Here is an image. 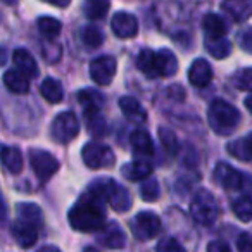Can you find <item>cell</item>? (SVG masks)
Returning <instances> with one entry per match:
<instances>
[{
	"mask_svg": "<svg viewBox=\"0 0 252 252\" xmlns=\"http://www.w3.org/2000/svg\"><path fill=\"white\" fill-rule=\"evenodd\" d=\"M4 85L9 92L18 95H25L30 92V80L18 69H9L4 74Z\"/></svg>",
	"mask_w": 252,
	"mask_h": 252,
	"instance_id": "cell-22",
	"label": "cell"
},
{
	"mask_svg": "<svg viewBox=\"0 0 252 252\" xmlns=\"http://www.w3.org/2000/svg\"><path fill=\"white\" fill-rule=\"evenodd\" d=\"M38 252H61V251L56 247V245H45V247H42Z\"/></svg>",
	"mask_w": 252,
	"mask_h": 252,
	"instance_id": "cell-44",
	"label": "cell"
},
{
	"mask_svg": "<svg viewBox=\"0 0 252 252\" xmlns=\"http://www.w3.org/2000/svg\"><path fill=\"white\" fill-rule=\"evenodd\" d=\"M202 28L206 32V38H224V35H226L224 21L218 14H213V12L204 16Z\"/></svg>",
	"mask_w": 252,
	"mask_h": 252,
	"instance_id": "cell-26",
	"label": "cell"
},
{
	"mask_svg": "<svg viewBox=\"0 0 252 252\" xmlns=\"http://www.w3.org/2000/svg\"><path fill=\"white\" fill-rule=\"evenodd\" d=\"M207 252H231V249L223 240H213L207 245Z\"/></svg>",
	"mask_w": 252,
	"mask_h": 252,
	"instance_id": "cell-42",
	"label": "cell"
},
{
	"mask_svg": "<svg viewBox=\"0 0 252 252\" xmlns=\"http://www.w3.org/2000/svg\"><path fill=\"white\" fill-rule=\"evenodd\" d=\"M5 59H7V57H5V50L0 49V66H2V64H5Z\"/></svg>",
	"mask_w": 252,
	"mask_h": 252,
	"instance_id": "cell-46",
	"label": "cell"
},
{
	"mask_svg": "<svg viewBox=\"0 0 252 252\" xmlns=\"http://www.w3.org/2000/svg\"><path fill=\"white\" fill-rule=\"evenodd\" d=\"M190 214L199 224L211 226L220 216V206H218L213 193L207 190H199L190 204Z\"/></svg>",
	"mask_w": 252,
	"mask_h": 252,
	"instance_id": "cell-4",
	"label": "cell"
},
{
	"mask_svg": "<svg viewBox=\"0 0 252 252\" xmlns=\"http://www.w3.org/2000/svg\"><path fill=\"white\" fill-rule=\"evenodd\" d=\"M11 233H12V238L18 242V245H21V247H25V249L33 247V245L36 244V240H38V226L25 223V221H21V220L12 223Z\"/></svg>",
	"mask_w": 252,
	"mask_h": 252,
	"instance_id": "cell-12",
	"label": "cell"
},
{
	"mask_svg": "<svg viewBox=\"0 0 252 252\" xmlns=\"http://www.w3.org/2000/svg\"><path fill=\"white\" fill-rule=\"evenodd\" d=\"M119 107H121L125 118L128 121L135 123V125H142V123L147 121V111L140 104V100H137L135 97H130V95L121 97L119 98Z\"/></svg>",
	"mask_w": 252,
	"mask_h": 252,
	"instance_id": "cell-13",
	"label": "cell"
},
{
	"mask_svg": "<svg viewBox=\"0 0 252 252\" xmlns=\"http://www.w3.org/2000/svg\"><path fill=\"white\" fill-rule=\"evenodd\" d=\"M40 94H42L43 98H45L47 102H50V104H59L64 98V88H63V85L57 80H54V78H45L43 83L40 85Z\"/></svg>",
	"mask_w": 252,
	"mask_h": 252,
	"instance_id": "cell-27",
	"label": "cell"
},
{
	"mask_svg": "<svg viewBox=\"0 0 252 252\" xmlns=\"http://www.w3.org/2000/svg\"><path fill=\"white\" fill-rule=\"evenodd\" d=\"M12 61H14L16 69L21 74H25L26 78H36L38 76V66H36V61L32 54L26 49H16L12 52Z\"/></svg>",
	"mask_w": 252,
	"mask_h": 252,
	"instance_id": "cell-15",
	"label": "cell"
},
{
	"mask_svg": "<svg viewBox=\"0 0 252 252\" xmlns=\"http://www.w3.org/2000/svg\"><path fill=\"white\" fill-rule=\"evenodd\" d=\"M81 158H83L85 166L90 169H100L112 166L116 161L114 152L107 147V145L97 144V142H88L81 149Z\"/></svg>",
	"mask_w": 252,
	"mask_h": 252,
	"instance_id": "cell-7",
	"label": "cell"
},
{
	"mask_svg": "<svg viewBox=\"0 0 252 252\" xmlns=\"http://www.w3.org/2000/svg\"><path fill=\"white\" fill-rule=\"evenodd\" d=\"M85 114V123H87L88 133L94 138H102L107 135V121L102 116L100 109H87L83 111Z\"/></svg>",
	"mask_w": 252,
	"mask_h": 252,
	"instance_id": "cell-16",
	"label": "cell"
},
{
	"mask_svg": "<svg viewBox=\"0 0 252 252\" xmlns=\"http://www.w3.org/2000/svg\"><path fill=\"white\" fill-rule=\"evenodd\" d=\"M130 228L138 240H151V238L158 237L161 231V220L156 213L144 211L131 220Z\"/></svg>",
	"mask_w": 252,
	"mask_h": 252,
	"instance_id": "cell-8",
	"label": "cell"
},
{
	"mask_svg": "<svg viewBox=\"0 0 252 252\" xmlns=\"http://www.w3.org/2000/svg\"><path fill=\"white\" fill-rule=\"evenodd\" d=\"M109 7H111V4L105 0H88V2H85L83 11L88 19H102L107 14Z\"/></svg>",
	"mask_w": 252,
	"mask_h": 252,
	"instance_id": "cell-33",
	"label": "cell"
},
{
	"mask_svg": "<svg viewBox=\"0 0 252 252\" xmlns=\"http://www.w3.org/2000/svg\"><path fill=\"white\" fill-rule=\"evenodd\" d=\"M221 9H223L226 14L231 16L233 21H245L252 16V2L251 0H228V2H223L221 4Z\"/></svg>",
	"mask_w": 252,
	"mask_h": 252,
	"instance_id": "cell-19",
	"label": "cell"
},
{
	"mask_svg": "<svg viewBox=\"0 0 252 252\" xmlns=\"http://www.w3.org/2000/svg\"><path fill=\"white\" fill-rule=\"evenodd\" d=\"M88 195L95 197L102 204L109 202L118 213H126L131 207V195L123 185L111 178H98L88 187Z\"/></svg>",
	"mask_w": 252,
	"mask_h": 252,
	"instance_id": "cell-2",
	"label": "cell"
},
{
	"mask_svg": "<svg viewBox=\"0 0 252 252\" xmlns=\"http://www.w3.org/2000/svg\"><path fill=\"white\" fill-rule=\"evenodd\" d=\"M0 161L5 166L9 173L12 175H18L23 169V154L18 147H12V145H0Z\"/></svg>",
	"mask_w": 252,
	"mask_h": 252,
	"instance_id": "cell-17",
	"label": "cell"
},
{
	"mask_svg": "<svg viewBox=\"0 0 252 252\" xmlns=\"http://www.w3.org/2000/svg\"><path fill=\"white\" fill-rule=\"evenodd\" d=\"M214 180L218 185L230 192H247L252 189V182L245 173L235 169L226 162H220L214 169Z\"/></svg>",
	"mask_w": 252,
	"mask_h": 252,
	"instance_id": "cell-5",
	"label": "cell"
},
{
	"mask_svg": "<svg viewBox=\"0 0 252 252\" xmlns=\"http://www.w3.org/2000/svg\"><path fill=\"white\" fill-rule=\"evenodd\" d=\"M121 175L130 182H142L152 175V164L149 161H133L121 168Z\"/></svg>",
	"mask_w": 252,
	"mask_h": 252,
	"instance_id": "cell-20",
	"label": "cell"
},
{
	"mask_svg": "<svg viewBox=\"0 0 252 252\" xmlns=\"http://www.w3.org/2000/svg\"><path fill=\"white\" fill-rule=\"evenodd\" d=\"M78 100L83 105V111H87V109H100L105 98L100 92L94 90V88H85L78 94Z\"/></svg>",
	"mask_w": 252,
	"mask_h": 252,
	"instance_id": "cell-29",
	"label": "cell"
},
{
	"mask_svg": "<svg viewBox=\"0 0 252 252\" xmlns=\"http://www.w3.org/2000/svg\"><path fill=\"white\" fill-rule=\"evenodd\" d=\"M131 149H133L135 156H138V158H151V156H154V144H152V138L151 135L147 133L145 130H137L131 133Z\"/></svg>",
	"mask_w": 252,
	"mask_h": 252,
	"instance_id": "cell-18",
	"label": "cell"
},
{
	"mask_svg": "<svg viewBox=\"0 0 252 252\" xmlns=\"http://www.w3.org/2000/svg\"><path fill=\"white\" fill-rule=\"evenodd\" d=\"M18 216L21 221L30 224H35V226H40L43 220V213L36 204L33 202H26V204H19L18 206Z\"/></svg>",
	"mask_w": 252,
	"mask_h": 252,
	"instance_id": "cell-28",
	"label": "cell"
},
{
	"mask_svg": "<svg viewBox=\"0 0 252 252\" xmlns=\"http://www.w3.org/2000/svg\"><path fill=\"white\" fill-rule=\"evenodd\" d=\"M159 138H161V144H162V147H164V151L168 152L171 158H175L180 152L178 138H176L173 130H169V128H159Z\"/></svg>",
	"mask_w": 252,
	"mask_h": 252,
	"instance_id": "cell-34",
	"label": "cell"
},
{
	"mask_svg": "<svg viewBox=\"0 0 252 252\" xmlns=\"http://www.w3.org/2000/svg\"><path fill=\"white\" fill-rule=\"evenodd\" d=\"M50 4H52V5H57V7H66V5H69V2H54V0H52Z\"/></svg>",
	"mask_w": 252,
	"mask_h": 252,
	"instance_id": "cell-47",
	"label": "cell"
},
{
	"mask_svg": "<svg viewBox=\"0 0 252 252\" xmlns=\"http://www.w3.org/2000/svg\"><path fill=\"white\" fill-rule=\"evenodd\" d=\"M237 249L238 252H252V235L244 231L237 238Z\"/></svg>",
	"mask_w": 252,
	"mask_h": 252,
	"instance_id": "cell-41",
	"label": "cell"
},
{
	"mask_svg": "<svg viewBox=\"0 0 252 252\" xmlns=\"http://www.w3.org/2000/svg\"><path fill=\"white\" fill-rule=\"evenodd\" d=\"M42 52H43V59H45L47 63H57V61L61 59V47H59V43H54V42L43 43Z\"/></svg>",
	"mask_w": 252,
	"mask_h": 252,
	"instance_id": "cell-39",
	"label": "cell"
},
{
	"mask_svg": "<svg viewBox=\"0 0 252 252\" xmlns=\"http://www.w3.org/2000/svg\"><path fill=\"white\" fill-rule=\"evenodd\" d=\"M30 162H32V168L35 171V175L40 180H43V182H47L59 169V161L50 152L38 151V149H33L30 152Z\"/></svg>",
	"mask_w": 252,
	"mask_h": 252,
	"instance_id": "cell-10",
	"label": "cell"
},
{
	"mask_svg": "<svg viewBox=\"0 0 252 252\" xmlns=\"http://www.w3.org/2000/svg\"><path fill=\"white\" fill-rule=\"evenodd\" d=\"M81 40H83L85 45L90 47V49H97V47H100L102 42H104V35H102L100 30L95 28V26H85L83 32H81Z\"/></svg>",
	"mask_w": 252,
	"mask_h": 252,
	"instance_id": "cell-35",
	"label": "cell"
},
{
	"mask_svg": "<svg viewBox=\"0 0 252 252\" xmlns=\"http://www.w3.org/2000/svg\"><path fill=\"white\" fill-rule=\"evenodd\" d=\"M156 252H187V251L183 249V245L180 244L176 238L166 237V238H162V240L158 244V247H156Z\"/></svg>",
	"mask_w": 252,
	"mask_h": 252,
	"instance_id": "cell-38",
	"label": "cell"
},
{
	"mask_svg": "<svg viewBox=\"0 0 252 252\" xmlns=\"http://www.w3.org/2000/svg\"><path fill=\"white\" fill-rule=\"evenodd\" d=\"M116 69H118V63L112 56H100L95 57L90 63V78L97 85L107 87L116 76Z\"/></svg>",
	"mask_w": 252,
	"mask_h": 252,
	"instance_id": "cell-9",
	"label": "cell"
},
{
	"mask_svg": "<svg viewBox=\"0 0 252 252\" xmlns=\"http://www.w3.org/2000/svg\"><path fill=\"white\" fill-rule=\"evenodd\" d=\"M36 26H38V32L42 33L47 40L57 38L61 33V28H63L59 19L50 18V16H42V18L36 21Z\"/></svg>",
	"mask_w": 252,
	"mask_h": 252,
	"instance_id": "cell-30",
	"label": "cell"
},
{
	"mask_svg": "<svg viewBox=\"0 0 252 252\" xmlns=\"http://www.w3.org/2000/svg\"><path fill=\"white\" fill-rule=\"evenodd\" d=\"M206 50L216 59H224L231 54V43L226 38H206Z\"/></svg>",
	"mask_w": 252,
	"mask_h": 252,
	"instance_id": "cell-31",
	"label": "cell"
},
{
	"mask_svg": "<svg viewBox=\"0 0 252 252\" xmlns=\"http://www.w3.org/2000/svg\"><path fill=\"white\" fill-rule=\"evenodd\" d=\"M140 195L145 202H154V200H158L159 195H161V189H159L158 180H154V178L145 180L140 187Z\"/></svg>",
	"mask_w": 252,
	"mask_h": 252,
	"instance_id": "cell-36",
	"label": "cell"
},
{
	"mask_svg": "<svg viewBox=\"0 0 252 252\" xmlns=\"http://www.w3.org/2000/svg\"><path fill=\"white\" fill-rule=\"evenodd\" d=\"M231 211L233 214L244 223L252 221V197L251 195H242L240 199H237L231 204Z\"/></svg>",
	"mask_w": 252,
	"mask_h": 252,
	"instance_id": "cell-32",
	"label": "cell"
},
{
	"mask_svg": "<svg viewBox=\"0 0 252 252\" xmlns=\"http://www.w3.org/2000/svg\"><path fill=\"white\" fill-rule=\"evenodd\" d=\"M85 252H98V249H95V247H87V249H85Z\"/></svg>",
	"mask_w": 252,
	"mask_h": 252,
	"instance_id": "cell-48",
	"label": "cell"
},
{
	"mask_svg": "<svg viewBox=\"0 0 252 252\" xmlns=\"http://www.w3.org/2000/svg\"><path fill=\"white\" fill-rule=\"evenodd\" d=\"M226 149L235 159L244 161V162H251L252 161V133H249L247 137H244V138L230 142Z\"/></svg>",
	"mask_w": 252,
	"mask_h": 252,
	"instance_id": "cell-23",
	"label": "cell"
},
{
	"mask_svg": "<svg viewBox=\"0 0 252 252\" xmlns=\"http://www.w3.org/2000/svg\"><path fill=\"white\" fill-rule=\"evenodd\" d=\"M158 73L159 78H169L178 71V59L176 56L168 49L158 50Z\"/></svg>",
	"mask_w": 252,
	"mask_h": 252,
	"instance_id": "cell-25",
	"label": "cell"
},
{
	"mask_svg": "<svg viewBox=\"0 0 252 252\" xmlns=\"http://www.w3.org/2000/svg\"><path fill=\"white\" fill-rule=\"evenodd\" d=\"M238 45H240V49L244 52L252 54V26H249V28L242 30L238 33Z\"/></svg>",
	"mask_w": 252,
	"mask_h": 252,
	"instance_id": "cell-40",
	"label": "cell"
},
{
	"mask_svg": "<svg viewBox=\"0 0 252 252\" xmlns=\"http://www.w3.org/2000/svg\"><path fill=\"white\" fill-rule=\"evenodd\" d=\"M244 104H245V107H247L249 111H251V114H252V97H247V98H245Z\"/></svg>",
	"mask_w": 252,
	"mask_h": 252,
	"instance_id": "cell-45",
	"label": "cell"
},
{
	"mask_svg": "<svg viewBox=\"0 0 252 252\" xmlns=\"http://www.w3.org/2000/svg\"><path fill=\"white\" fill-rule=\"evenodd\" d=\"M213 80V69L206 59H195L189 69V81L195 88H204Z\"/></svg>",
	"mask_w": 252,
	"mask_h": 252,
	"instance_id": "cell-14",
	"label": "cell"
},
{
	"mask_svg": "<svg viewBox=\"0 0 252 252\" xmlns=\"http://www.w3.org/2000/svg\"><path fill=\"white\" fill-rule=\"evenodd\" d=\"M137 66L142 73L145 74L147 78H159V73H158V54L151 49H144L140 50L137 57Z\"/></svg>",
	"mask_w": 252,
	"mask_h": 252,
	"instance_id": "cell-24",
	"label": "cell"
},
{
	"mask_svg": "<svg viewBox=\"0 0 252 252\" xmlns=\"http://www.w3.org/2000/svg\"><path fill=\"white\" fill-rule=\"evenodd\" d=\"M98 240H100L102 245H105L109 249H123L126 244V235L123 233V230L116 223H109L105 224Z\"/></svg>",
	"mask_w": 252,
	"mask_h": 252,
	"instance_id": "cell-21",
	"label": "cell"
},
{
	"mask_svg": "<svg viewBox=\"0 0 252 252\" xmlns=\"http://www.w3.org/2000/svg\"><path fill=\"white\" fill-rule=\"evenodd\" d=\"M111 26L114 35L119 38H133L138 33V21L130 12H116L111 19Z\"/></svg>",
	"mask_w": 252,
	"mask_h": 252,
	"instance_id": "cell-11",
	"label": "cell"
},
{
	"mask_svg": "<svg viewBox=\"0 0 252 252\" xmlns=\"http://www.w3.org/2000/svg\"><path fill=\"white\" fill-rule=\"evenodd\" d=\"M233 83L240 90L252 92V67H245V69L238 71L233 76Z\"/></svg>",
	"mask_w": 252,
	"mask_h": 252,
	"instance_id": "cell-37",
	"label": "cell"
},
{
	"mask_svg": "<svg viewBox=\"0 0 252 252\" xmlns=\"http://www.w3.org/2000/svg\"><path fill=\"white\" fill-rule=\"evenodd\" d=\"M207 121L214 133L228 137L237 130L238 123H240V112L230 102L223 100V98H214L209 104Z\"/></svg>",
	"mask_w": 252,
	"mask_h": 252,
	"instance_id": "cell-3",
	"label": "cell"
},
{
	"mask_svg": "<svg viewBox=\"0 0 252 252\" xmlns=\"http://www.w3.org/2000/svg\"><path fill=\"white\" fill-rule=\"evenodd\" d=\"M104 204L95 197L85 193L69 211V224L73 230L92 233L105 228V211Z\"/></svg>",
	"mask_w": 252,
	"mask_h": 252,
	"instance_id": "cell-1",
	"label": "cell"
},
{
	"mask_svg": "<svg viewBox=\"0 0 252 252\" xmlns=\"http://www.w3.org/2000/svg\"><path fill=\"white\" fill-rule=\"evenodd\" d=\"M80 133V121L71 111L61 112L56 116L50 126V135L57 144H67Z\"/></svg>",
	"mask_w": 252,
	"mask_h": 252,
	"instance_id": "cell-6",
	"label": "cell"
},
{
	"mask_svg": "<svg viewBox=\"0 0 252 252\" xmlns=\"http://www.w3.org/2000/svg\"><path fill=\"white\" fill-rule=\"evenodd\" d=\"M5 218H7V207H5V202L0 195V223H4Z\"/></svg>",
	"mask_w": 252,
	"mask_h": 252,
	"instance_id": "cell-43",
	"label": "cell"
}]
</instances>
